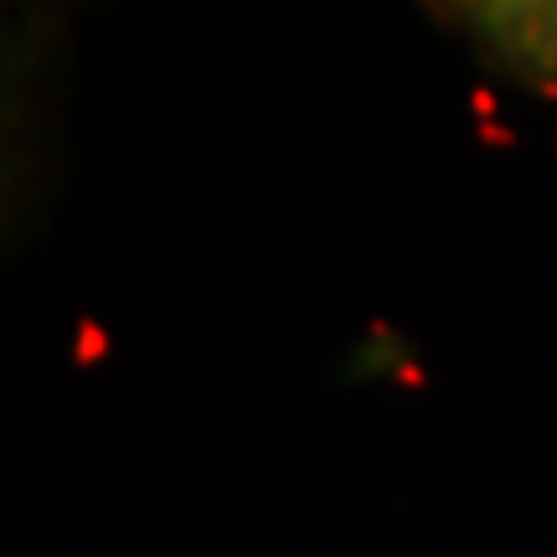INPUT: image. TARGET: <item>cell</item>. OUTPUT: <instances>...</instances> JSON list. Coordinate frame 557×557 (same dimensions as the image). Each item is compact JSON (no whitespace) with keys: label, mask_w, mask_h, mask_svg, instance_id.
Masks as SVG:
<instances>
[{"label":"cell","mask_w":557,"mask_h":557,"mask_svg":"<svg viewBox=\"0 0 557 557\" xmlns=\"http://www.w3.org/2000/svg\"><path fill=\"white\" fill-rule=\"evenodd\" d=\"M78 78V16L58 0H0V263L58 191Z\"/></svg>","instance_id":"6da1fadb"},{"label":"cell","mask_w":557,"mask_h":557,"mask_svg":"<svg viewBox=\"0 0 557 557\" xmlns=\"http://www.w3.org/2000/svg\"><path fill=\"white\" fill-rule=\"evenodd\" d=\"M423 11L496 78L557 99V0H438Z\"/></svg>","instance_id":"7a4b0ae2"}]
</instances>
